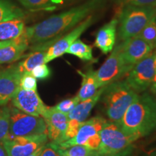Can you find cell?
I'll list each match as a JSON object with an SVG mask.
<instances>
[{
	"label": "cell",
	"instance_id": "13",
	"mask_svg": "<svg viewBox=\"0 0 156 156\" xmlns=\"http://www.w3.org/2000/svg\"><path fill=\"white\" fill-rule=\"evenodd\" d=\"M47 128L48 138L56 144L64 142L68 124L67 115L58 112L54 107H48L43 115Z\"/></svg>",
	"mask_w": 156,
	"mask_h": 156
},
{
	"label": "cell",
	"instance_id": "1",
	"mask_svg": "<svg viewBox=\"0 0 156 156\" xmlns=\"http://www.w3.org/2000/svg\"><path fill=\"white\" fill-rule=\"evenodd\" d=\"M106 0H87L59 14L53 15L42 22L25 28L23 36L28 44L37 46L56 41L71 30L103 5Z\"/></svg>",
	"mask_w": 156,
	"mask_h": 156
},
{
	"label": "cell",
	"instance_id": "31",
	"mask_svg": "<svg viewBox=\"0 0 156 156\" xmlns=\"http://www.w3.org/2000/svg\"><path fill=\"white\" fill-rule=\"evenodd\" d=\"M31 75L36 79L44 80L49 77L51 75V70L46 63L39 64L33 69L30 72Z\"/></svg>",
	"mask_w": 156,
	"mask_h": 156
},
{
	"label": "cell",
	"instance_id": "28",
	"mask_svg": "<svg viewBox=\"0 0 156 156\" xmlns=\"http://www.w3.org/2000/svg\"><path fill=\"white\" fill-rule=\"evenodd\" d=\"M80 103V100L78 98V97L76 96L72 98L66 99L61 101L60 103H58V104H56L54 108L58 112L63 113V114L68 115L69 114L74 108H75L76 106Z\"/></svg>",
	"mask_w": 156,
	"mask_h": 156
},
{
	"label": "cell",
	"instance_id": "40",
	"mask_svg": "<svg viewBox=\"0 0 156 156\" xmlns=\"http://www.w3.org/2000/svg\"><path fill=\"white\" fill-rule=\"evenodd\" d=\"M126 156H132V154H130V155H126Z\"/></svg>",
	"mask_w": 156,
	"mask_h": 156
},
{
	"label": "cell",
	"instance_id": "16",
	"mask_svg": "<svg viewBox=\"0 0 156 156\" xmlns=\"http://www.w3.org/2000/svg\"><path fill=\"white\" fill-rule=\"evenodd\" d=\"M22 77L16 64L0 71V106L6 105L20 87Z\"/></svg>",
	"mask_w": 156,
	"mask_h": 156
},
{
	"label": "cell",
	"instance_id": "12",
	"mask_svg": "<svg viewBox=\"0 0 156 156\" xmlns=\"http://www.w3.org/2000/svg\"><path fill=\"white\" fill-rule=\"evenodd\" d=\"M12 99L15 108L32 116L42 117L48 108L36 91L25 90L20 87L17 89Z\"/></svg>",
	"mask_w": 156,
	"mask_h": 156
},
{
	"label": "cell",
	"instance_id": "15",
	"mask_svg": "<svg viewBox=\"0 0 156 156\" xmlns=\"http://www.w3.org/2000/svg\"><path fill=\"white\" fill-rule=\"evenodd\" d=\"M152 50L153 48L139 36L123 41V58L126 64L132 67L152 53Z\"/></svg>",
	"mask_w": 156,
	"mask_h": 156
},
{
	"label": "cell",
	"instance_id": "35",
	"mask_svg": "<svg viewBox=\"0 0 156 156\" xmlns=\"http://www.w3.org/2000/svg\"><path fill=\"white\" fill-rule=\"evenodd\" d=\"M15 40H10V41H0V48L4 47V46H8V45L12 44Z\"/></svg>",
	"mask_w": 156,
	"mask_h": 156
},
{
	"label": "cell",
	"instance_id": "3",
	"mask_svg": "<svg viewBox=\"0 0 156 156\" xmlns=\"http://www.w3.org/2000/svg\"><path fill=\"white\" fill-rule=\"evenodd\" d=\"M138 95L125 80H118L104 86L101 98L109 119L119 122Z\"/></svg>",
	"mask_w": 156,
	"mask_h": 156
},
{
	"label": "cell",
	"instance_id": "2",
	"mask_svg": "<svg viewBox=\"0 0 156 156\" xmlns=\"http://www.w3.org/2000/svg\"><path fill=\"white\" fill-rule=\"evenodd\" d=\"M119 124L129 134L139 138L156 130V98L148 93L138 95L129 106Z\"/></svg>",
	"mask_w": 156,
	"mask_h": 156
},
{
	"label": "cell",
	"instance_id": "36",
	"mask_svg": "<svg viewBox=\"0 0 156 156\" xmlns=\"http://www.w3.org/2000/svg\"><path fill=\"white\" fill-rule=\"evenodd\" d=\"M0 156H8L3 144H0Z\"/></svg>",
	"mask_w": 156,
	"mask_h": 156
},
{
	"label": "cell",
	"instance_id": "25",
	"mask_svg": "<svg viewBox=\"0 0 156 156\" xmlns=\"http://www.w3.org/2000/svg\"><path fill=\"white\" fill-rule=\"evenodd\" d=\"M140 38L143 39L153 48L156 46V17L153 19L145 25L142 30L138 35Z\"/></svg>",
	"mask_w": 156,
	"mask_h": 156
},
{
	"label": "cell",
	"instance_id": "27",
	"mask_svg": "<svg viewBox=\"0 0 156 156\" xmlns=\"http://www.w3.org/2000/svg\"><path fill=\"white\" fill-rule=\"evenodd\" d=\"M10 108L3 107L0 109V143L7 138L9 129Z\"/></svg>",
	"mask_w": 156,
	"mask_h": 156
},
{
	"label": "cell",
	"instance_id": "7",
	"mask_svg": "<svg viewBox=\"0 0 156 156\" xmlns=\"http://www.w3.org/2000/svg\"><path fill=\"white\" fill-rule=\"evenodd\" d=\"M123 41L116 45L102 66L95 71L99 88L119 80L129 73L132 66L124 62L122 56Z\"/></svg>",
	"mask_w": 156,
	"mask_h": 156
},
{
	"label": "cell",
	"instance_id": "41",
	"mask_svg": "<svg viewBox=\"0 0 156 156\" xmlns=\"http://www.w3.org/2000/svg\"><path fill=\"white\" fill-rule=\"evenodd\" d=\"M155 48H156V46H155Z\"/></svg>",
	"mask_w": 156,
	"mask_h": 156
},
{
	"label": "cell",
	"instance_id": "4",
	"mask_svg": "<svg viewBox=\"0 0 156 156\" xmlns=\"http://www.w3.org/2000/svg\"><path fill=\"white\" fill-rule=\"evenodd\" d=\"M100 156H126L132 154L133 143L140 139L123 129L119 122H107L101 131Z\"/></svg>",
	"mask_w": 156,
	"mask_h": 156
},
{
	"label": "cell",
	"instance_id": "29",
	"mask_svg": "<svg viewBox=\"0 0 156 156\" xmlns=\"http://www.w3.org/2000/svg\"><path fill=\"white\" fill-rule=\"evenodd\" d=\"M20 87L25 90H37V80L31 75L30 73L22 75L20 82Z\"/></svg>",
	"mask_w": 156,
	"mask_h": 156
},
{
	"label": "cell",
	"instance_id": "11",
	"mask_svg": "<svg viewBox=\"0 0 156 156\" xmlns=\"http://www.w3.org/2000/svg\"><path fill=\"white\" fill-rule=\"evenodd\" d=\"M93 22H94V17L92 15H89L81 23H80L77 26H75L69 33L63 37H60L55 42H54L53 44L51 45L46 50L44 59L45 63H48L66 54L68 48L73 44L74 41L79 38V37L87 28L92 25Z\"/></svg>",
	"mask_w": 156,
	"mask_h": 156
},
{
	"label": "cell",
	"instance_id": "9",
	"mask_svg": "<svg viewBox=\"0 0 156 156\" xmlns=\"http://www.w3.org/2000/svg\"><path fill=\"white\" fill-rule=\"evenodd\" d=\"M46 134L6 138L2 142L8 156H28L48 142Z\"/></svg>",
	"mask_w": 156,
	"mask_h": 156
},
{
	"label": "cell",
	"instance_id": "22",
	"mask_svg": "<svg viewBox=\"0 0 156 156\" xmlns=\"http://www.w3.org/2000/svg\"><path fill=\"white\" fill-rule=\"evenodd\" d=\"M25 8L30 11L54 10L69 0H18Z\"/></svg>",
	"mask_w": 156,
	"mask_h": 156
},
{
	"label": "cell",
	"instance_id": "34",
	"mask_svg": "<svg viewBox=\"0 0 156 156\" xmlns=\"http://www.w3.org/2000/svg\"><path fill=\"white\" fill-rule=\"evenodd\" d=\"M44 146H42V147H39L38 149H37L36 151L34 152V153H31L30 155H29L28 156H40L41 153V152H42L43 148H44Z\"/></svg>",
	"mask_w": 156,
	"mask_h": 156
},
{
	"label": "cell",
	"instance_id": "8",
	"mask_svg": "<svg viewBox=\"0 0 156 156\" xmlns=\"http://www.w3.org/2000/svg\"><path fill=\"white\" fill-rule=\"evenodd\" d=\"M155 54L151 53L137 62L128 73L125 81L136 93L144 92L151 86L155 74Z\"/></svg>",
	"mask_w": 156,
	"mask_h": 156
},
{
	"label": "cell",
	"instance_id": "21",
	"mask_svg": "<svg viewBox=\"0 0 156 156\" xmlns=\"http://www.w3.org/2000/svg\"><path fill=\"white\" fill-rule=\"evenodd\" d=\"M46 54V49L36 50V51L27 56L24 60L16 64L17 69L22 75L30 73L36 66L45 63L44 59Z\"/></svg>",
	"mask_w": 156,
	"mask_h": 156
},
{
	"label": "cell",
	"instance_id": "18",
	"mask_svg": "<svg viewBox=\"0 0 156 156\" xmlns=\"http://www.w3.org/2000/svg\"><path fill=\"white\" fill-rule=\"evenodd\" d=\"M29 44L23 34L12 44L0 48V64L14 62L23 56Z\"/></svg>",
	"mask_w": 156,
	"mask_h": 156
},
{
	"label": "cell",
	"instance_id": "5",
	"mask_svg": "<svg viewBox=\"0 0 156 156\" xmlns=\"http://www.w3.org/2000/svg\"><path fill=\"white\" fill-rule=\"evenodd\" d=\"M155 17V7L123 6L118 19L119 37L123 41L138 36L145 25Z\"/></svg>",
	"mask_w": 156,
	"mask_h": 156
},
{
	"label": "cell",
	"instance_id": "32",
	"mask_svg": "<svg viewBox=\"0 0 156 156\" xmlns=\"http://www.w3.org/2000/svg\"><path fill=\"white\" fill-rule=\"evenodd\" d=\"M116 2L122 6L134 5L151 7L156 6V0H116Z\"/></svg>",
	"mask_w": 156,
	"mask_h": 156
},
{
	"label": "cell",
	"instance_id": "38",
	"mask_svg": "<svg viewBox=\"0 0 156 156\" xmlns=\"http://www.w3.org/2000/svg\"><path fill=\"white\" fill-rule=\"evenodd\" d=\"M149 156H156V153L151 154V155H149Z\"/></svg>",
	"mask_w": 156,
	"mask_h": 156
},
{
	"label": "cell",
	"instance_id": "10",
	"mask_svg": "<svg viewBox=\"0 0 156 156\" xmlns=\"http://www.w3.org/2000/svg\"><path fill=\"white\" fill-rule=\"evenodd\" d=\"M104 87H100L95 94L89 98L80 101L75 108L67 115L68 124L64 135V142L68 140L76 135L82 123L86 120L93 107L98 101L100 100L101 95L103 92Z\"/></svg>",
	"mask_w": 156,
	"mask_h": 156
},
{
	"label": "cell",
	"instance_id": "37",
	"mask_svg": "<svg viewBox=\"0 0 156 156\" xmlns=\"http://www.w3.org/2000/svg\"><path fill=\"white\" fill-rule=\"evenodd\" d=\"M154 65H155V72H156V54H155V60H154Z\"/></svg>",
	"mask_w": 156,
	"mask_h": 156
},
{
	"label": "cell",
	"instance_id": "19",
	"mask_svg": "<svg viewBox=\"0 0 156 156\" xmlns=\"http://www.w3.org/2000/svg\"><path fill=\"white\" fill-rule=\"evenodd\" d=\"M78 73L82 76L81 87L80 88L77 96L80 102L92 97L99 89L98 84L95 71L92 69H88L85 73L78 70Z\"/></svg>",
	"mask_w": 156,
	"mask_h": 156
},
{
	"label": "cell",
	"instance_id": "26",
	"mask_svg": "<svg viewBox=\"0 0 156 156\" xmlns=\"http://www.w3.org/2000/svg\"><path fill=\"white\" fill-rule=\"evenodd\" d=\"M62 156H100L98 151L90 149L85 145H73L63 149Z\"/></svg>",
	"mask_w": 156,
	"mask_h": 156
},
{
	"label": "cell",
	"instance_id": "20",
	"mask_svg": "<svg viewBox=\"0 0 156 156\" xmlns=\"http://www.w3.org/2000/svg\"><path fill=\"white\" fill-rule=\"evenodd\" d=\"M25 28L23 19H14L0 23V41L15 40L23 34Z\"/></svg>",
	"mask_w": 156,
	"mask_h": 156
},
{
	"label": "cell",
	"instance_id": "17",
	"mask_svg": "<svg viewBox=\"0 0 156 156\" xmlns=\"http://www.w3.org/2000/svg\"><path fill=\"white\" fill-rule=\"evenodd\" d=\"M118 23V19L114 18L101 27L98 31L94 45L103 54H107L114 49L116 43Z\"/></svg>",
	"mask_w": 156,
	"mask_h": 156
},
{
	"label": "cell",
	"instance_id": "30",
	"mask_svg": "<svg viewBox=\"0 0 156 156\" xmlns=\"http://www.w3.org/2000/svg\"><path fill=\"white\" fill-rule=\"evenodd\" d=\"M63 149L53 142H47L44 146L40 156H62Z\"/></svg>",
	"mask_w": 156,
	"mask_h": 156
},
{
	"label": "cell",
	"instance_id": "24",
	"mask_svg": "<svg viewBox=\"0 0 156 156\" xmlns=\"http://www.w3.org/2000/svg\"><path fill=\"white\" fill-rule=\"evenodd\" d=\"M66 54H72L77 56L80 59L85 62H94L95 58L93 56L92 46L82 41L80 39H77L68 48Z\"/></svg>",
	"mask_w": 156,
	"mask_h": 156
},
{
	"label": "cell",
	"instance_id": "14",
	"mask_svg": "<svg viewBox=\"0 0 156 156\" xmlns=\"http://www.w3.org/2000/svg\"><path fill=\"white\" fill-rule=\"evenodd\" d=\"M108 122L102 116H96L82 123L77 133L71 139L58 144L62 149H66L73 145H85L90 137L100 133L105 124Z\"/></svg>",
	"mask_w": 156,
	"mask_h": 156
},
{
	"label": "cell",
	"instance_id": "33",
	"mask_svg": "<svg viewBox=\"0 0 156 156\" xmlns=\"http://www.w3.org/2000/svg\"><path fill=\"white\" fill-rule=\"evenodd\" d=\"M151 92L153 93V95L156 96V72L151 85Z\"/></svg>",
	"mask_w": 156,
	"mask_h": 156
},
{
	"label": "cell",
	"instance_id": "6",
	"mask_svg": "<svg viewBox=\"0 0 156 156\" xmlns=\"http://www.w3.org/2000/svg\"><path fill=\"white\" fill-rule=\"evenodd\" d=\"M47 134V128L44 118L25 114L19 109L10 108L9 129L7 138L15 136Z\"/></svg>",
	"mask_w": 156,
	"mask_h": 156
},
{
	"label": "cell",
	"instance_id": "39",
	"mask_svg": "<svg viewBox=\"0 0 156 156\" xmlns=\"http://www.w3.org/2000/svg\"><path fill=\"white\" fill-rule=\"evenodd\" d=\"M155 17H156V7H155Z\"/></svg>",
	"mask_w": 156,
	"mask_h": 156
},
{
	"label": "cell",
	"instance_id": "23",
	"mask_svg": "<svg viewBox=\"0 0 156 156\" xmlns=\"http://www.w3.org/2000/svg\"><path fill=\"white\" fill-rule=\"evenodd\" d=\"M24 17V12L10 0H0V23Z\"/></svg>",
	"mask_w": 156,
	"mask_h": 156
}]
</instances>
